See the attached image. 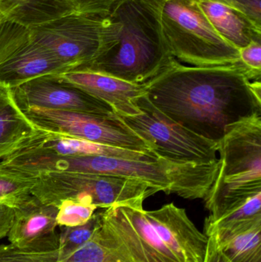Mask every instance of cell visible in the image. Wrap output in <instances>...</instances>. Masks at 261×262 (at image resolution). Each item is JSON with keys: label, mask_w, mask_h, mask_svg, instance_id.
<instances>
[{"label": "cell", "mask_w": 261, "mask_h": 262, "mask_svg": "<svg viewBox=\"0 0 261 262\" xmlns=\"http://www.w3.org/2000/svg\"><path fill=\"white\" fill-rule=\"evenodd\" d=\"M150 102L175 122L219 142L234 124L261 115V84L243 63L196 67L173 58L145 83Z\"/></svg>", "instance_id": "cell-1"}, {"label": "cell", "mask_w": 261, "mask_h": 262, "mask_svg": "<svg viewBox=\"0 0 261 262\" xmlns=\"http://www.w3.org/2000/svg\"><path fill=\"white\" fill-rule=\"evenodd\" d=\"M165 0H116L108 12L114 40L80 69L145 84L173 58L162 25Z\"/></svg>", "instance_id": "cell-2"}, {"label": "cell", "mask_w": 261, "mask_h": 262, "mask_svg": "<svg viewBox=\"0 0 261 262\" xmlns=\"http://www.w3.org/2000/svg\"><path fill=\"white\" fill-rule=\"evenodd\" d=\"M41 166L44 172H81L139 180L159 192L176 194L188 200H204L216 180L219 161L197 164L162 157L135 160L106 156L47 155L41 160Z\"/></svg>", "instance_id": "cell-3"}, {"label": "cell", "mask_w": 261, "mask_h": 262, "mask_svg": "<svg viewBox=\"0 0 261 262\" xmlns=\"http://www.w3.org/2000/svg\"><path fill=\"white\" fill-rule=\"evenodd\" d=\"M219 169L204 200L207 220L219 219L234 206L261 192V115L228 128L219 142Z\"/></svg>", "instance_id": "cell-4"}, {"label": "cell", "mask_w": 261, "mask_h": 262, "mask_svg": "<svg viewBox=\"0 0 261 262\" xmlns=\"http://www.w3.org/2000/svg\"><path fill=\"white\" fill-rule=\"evenodd\" d=\"M162 25L172 56L196 67L242 62L239 50L215 30L197 0H165Z\"/></svg>", "instance_id": "cell-5"}, {"label": "cell", "mask_w": 261, "mask_h": 262, "mask_svg": "<svg viewBox=\"0 0 261 262\" xmlns=\"http://www.w3.org/2000/svg\"><path fill=\"white\" fill-rule=\"evenodd\" d=\"M34 177L31 194L41 203L57 208L67 200L86 202L104 209L144 204L146 199L159 192L144 182L113 176L54 171Z\"/></svg>", "instance_id": "cell-6"}, {"label": "cell", "mask_w": 261, "mask_h": 262, "mask_svg": "<svg viewBox=\"0 0 261 262\" xmlns=\"http://www.w3.org/2000/svg\"><path fill=\"white\" fill-rule=\"evenodd\" d=\"M136 116L120 117L153 148L158 157L179 163L207 164L219 161V142L192 132L158 110L145 93L134 100Z\"/></svg>", "instance_id": "cell-7"}, {"label": "cell", "mask_w": 261, "mask_h": 262, "mask_svg": "<svg viewBox=\"0 0 261 262\" xmlns=\"http://www.w3.org/2000/svg\"><path fill=\"white\" fill-rule=\"evenodd\" d=\"M108 25L107 15L73 12L29 28V37L74 70L84 67L99 55Z\"/></svg>", "instance_id": "cell-8"}, {"label": "cell", "mask_w": 261, "mask_h": 262, "mask_svg": "<svg viewBox=\"0 0 261 262\" xmlns=\"http://www.w3.org/2000/svg\"><path fill=\"white\" fill-rule=\"evenodd\" d=\"M23 112L41 130L156 157L151 146L118 115L103 116L38 107H30Z\"/></svg>", "instance_id": "cell-9"}, {"label": "cell", "mask_w": 261, "mask_h": 262, "mask_svg": "<svg viewBox=\"0 0 261 262\" xmlns=\"http://www.w3.org/2000/svg\"><path fill=\"white\" fill-rule=\"evenodd\" d=\"M101 213L113 244L133 262H179L153 230L143 205L113 206Z\"/></svg>", "instance_id": "cell-10"}, {"label": "cell", "mask_w": 261, "mask_h": 262, "mask_svg": "<svg viewBox=\"0 0 261 262\" xmlns=\"http://www.w3.org/2000/svg\"><path fill=\"white\" fill-rule=\"evenodd\" d=\"M12 89L22 111L38 107L103 116L116 115L108 104L64 81L59 75L39 77Z\"/></svg>", "instance_id": "cell-11"}, {"label": "cell", "mask_w": 261, "mask_h": 262, "mask_svg": "<svg viewBox=\"0 0 261 262\" xmlns=\"http://www.w3.org/2000/svg\"><path fill=\"white\" fill-rule=\"evenodd\" d=\"M144 215L162 243L179 262H203L208 237L190 220L185 209L169 203Z\"/></svg>", "instance_id": "cell-12"}, {"label": "cell", "mask_w": 261, "mask_h": 262, "mask_svg": "<svg viewBox=\"0 0 261 262\" xmlns=\"http://www.w3.org/2000/svg\"><path fill=\"white\" fill-rule=\"evenodd\" d=\"M13 209V221L7 235L10 244L38 252L58 250V208L44 204L31 195Z\"/></svg>", "instance_id": "cell-13"}, {"label": "cell", "mask_w": 261, "mask_h": 262, "mask_svg": "<svg viewBox=\"0 0 261 262\" xmlns=\"http://www.w3.org/2000/svg\"><path fill=\"white\" fill-rule=\"evenodd\" d=\"M92 96L108 104L119 117L140 113L134 100L145 93V84H134L85 69H76L59 75Z\"/></svg>", "instance_id": "cell-14"}, {"label": "cell", "mask_w": 261, "mask_h": 262, "mask_svg": "<svg viewBox=\"0 0 261 262\" xmlns=\"http://www.w3.org/2000/svg\"><path fill=\"white\" fill-rule=\"evenodd\" d=\"M13 152L45 154L55 157L106 156L135 160L156 158L137 151L87 141L72 136L38 129L21 143Z\"/></svg>", "instance_id": "cell-15"}, {"label": "cell", "mask_w": 261, "mask_h": 262, "mask_svg": "<svg viewBox=\"0 0 261 262\" xmlns=\"http://www.w3.org/2000/svg\"><path fill=\"white\" fill-rule=\"evenodd\" d=\"M72 70L29 37L0 66V83L15 89L39 77L61 75Z\"/></svg>", "instance_id": "cell-16"}, {"label": "cell", "mask_w": 261, "mask_h": 262, "mask_svg": "<svg viewBox=\"0 0 261 262\" xmlns=\"http://www.w3.org/2000/svg\"><path fill=\"white\" fill-rule=\"evenodd\" d=\"M197 1L215 30L239 50L251 41H261V30L240 12L219 0Z\"/></svg>", "instance_id": "cell-17"}, {"label": "cell", "mask_w": 261, "mask_h": 262, "mask_svg": "<svg viewBox=\"0 0 261 262\" xmlns=\"http://www.w3.org/2000/svg\"><path fill=\"white\" fill-rule=\"evenodd\" d=\"M38 130L20 108L13 89L0 83V160Z\"/></svg>", "instance_id": "cell-18"}, {"label": "cell", "mask_w": 261, "mask_h": 262, "mask_svg": "<svg viewBox=\"0 0 261 262\" xmlns=\"http://www.w3.org/2000/svg\"><path fill=\"white\" fill-rule=\"evenodd\" d=\"M211 235L231 262H261V218Z\"/></svg>", "instance_id": "cell-19"}, {"label": "cell", "mask_w": 261, "mask_h": 262, "mask_svg": "<svg viewBox=\"0 0 261 262\" xmlns=\"http://www.w3.org/2000/svg\"><path fill=\"white\" fill-rule=\"evenodd\" d=\"M73 12L67 0H0L3 18L28 29Z\"/></svg>", "instance_id": "cell-20"}, {"label": "cell", "mask_w": 261, "mask_h": 262, "mask_svg": "<svg viewBox=\"0 0 261 262\" xmlns=\"http://www.w3.org/2000/svg\"><path fill=\"white\" fill-rule=\"evenodd\" d=\"M35 178L9 169L0 163V203L15 208L27 200Z\"/></svg>", "instance_id": "cell-21"}, {"label": "cell", "mask_w": 261, "mask_h": 262, "mask_svg": "<svg viewBox=\"0 0 261 262\" xmlns=\"http://www.w3.org/2000/svg\"><path fill=\"white\" fill-rule=\"evenodd\" d=\"M261 218V192L234 206L219 219L205 220V234L208 236L215 231L229 229Z\"/></svg>", "instance_id": "cell-22"}, {"label": "cell", "mask_w": 261, "mask_h": 262, "mask_svg": "<svg viewBox=\"0 0 261 262\" xmlns=\"http://www.w3.org/2000/svg\"><path fill=\"white\" fill-rule=\"evenodd\" d=\"M101 224V213L99 212H95L91 219L82 226L61 227L58 249V261L68 258L90 241Z\"/></svg>", "instance_id": "cell-23"}, {"label": "cell", "mask_w": 261, "mask_h": 262, "mask_svg": "<svg viewBox=\"0 0 261 262\" xmlns=\"http://www.w3.org/2000/svg\"><path fill=\"white\" fill-rule=\"evenodd\" d=\"M98 207L82 201L67 200L58 206L57 225L60 227L82 226L93 216Z\"/></svg>", "instance_id": "cell-24"}, {"label": "cell", "mask_w": 261, "mask_h": 262, "mask_svg": "<svg viewBox=\"0 0 261 262\" xmlns=\"http://www.w3.org/2000/svg\"><path fill=\"white\" fill-rule=\"evenodd\" d=\"M29 39L28 28L0 19V66Z\"/></svg>", "instance_id": "cell-25"}, {"label": "cell", "mask_w": 261, "mask_h": 262, "mask_svg": "<svg viewBox=\"0 0 261 262\" xmlns=\"http://www.w3.org/2000/svg\"><path fill=\"white\" fill-rule=\"evenodd\" d=\"M58 250L38 252L13 245H0V262H58Z\"/></svg>", "instance_id": "cell-26"}, {"label": "cell", "mask_w": 261, "mask_h": 262, "mask_svg": "<svg viewBox=\"0 0 261 262\" xmlns=\"http://www.w3.org/2000/svg\"><path fill=\"white\" fill-rule=\"evenodd\" d=\"M238 11L261 30V0H219Z\"/></svg>", "instance_id": "cell-27"}, {"label": "cell", "mask_w": 261, "mask_h": 262, "mask_svg": "<svg viewBox=\"0 0 261 262\" xmlns=\"http://www.w3.org/2000/svg\"><path fill=\"white\" fill-rule=\"evenodd\" d=\"M241 61L258 80L261 75V41H253L239 49Z\"/></svg>", "instance_id": "cell-28"}, {"label": "cell", "mask_w": 261, "mask_h": 262, "mask_svg": "<svg viewBox=\"0 0 261 262\" xmlns=\"http://www.w3.org/2000/svg\"><path fill=\"white\" fill-rule=\"evenodd\" d=\"M116 0H67L75 12L107 15Z\"/></svg>", "instance_id": "cell-29"}, {"label": "cell", "mask_w": 261, "mask_h": 262, "mask_svg": "<svg viewBox=\"0 0 261 262\" xmlns=\"http://www.w3.org/2000/svg\"><path fill=\"white\" fill-rule=\"evenodd\" d=\"M13 218V208L0 203V240L7 237Z\"/></svg>", "instance_id": "cell-30"}, {"label": "cell", "mask_w": 261, "mask_h": 262, "mask_svg": "<svg viewBox=\"0 0 261 262\" xmlns=\"http://www.w3.org/2000/svg\"><path fill=\"white\" fill-rule=\"evenodd\" d=\"M208 237L206 253L203 262H231L221 252L214 235Z\"/></svg>", "instance_id": "cell-31"}, {"label": "cell", "mask_w": 261, "mask_h": 262, "mask_svg": "<svg viewBox=\"0 0 261 262\" xmlns=\"http://www.w3.org/2000/svg\"><path fill=\"white\" fill-rule=\"evenodd\" d=\"M2 18H3V15H2L1 14H0V19H2Z\"/></svg>", "instance_id": "cell-32"}]
</instances>
